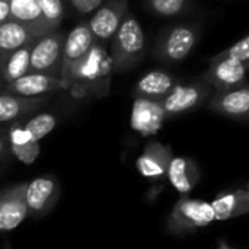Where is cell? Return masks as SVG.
I'll use <instances>...</instances> for the list:
<instances>
[{"instance_id": "cell-29", "label": "cell", "mask_w": 249, "mask_h": 249, "mask_svg": "<svg viewBox=\"0 0 249 249\" xmlns=\"http://www.w3.org/2000/svg\"><path fill=\"white\" fill-rule=\"evenodd\" d=\"M9 140H7V133L0 130V159L6 158L9 153Z\"/></svg>"}, {"instance_id": "cell-11", "label": "cell", "mask_w": 249, "mask_h": 249, "mask_svg": "<svg viewBox=\"0 0 249 249\" xmlns=\"http://www.w3.org/2000/svg\"><path fill=\"white\" fill-rule=\"evenodd\" d=\"M61 89H66V85L61 80V77L44 73H28L4 85V92L25 98L47 96L48 93Z\"/></svg>"}, {"instance_id": "cell-15", "label": "cell", "mask_w": 249, "mask_h": 249, "mask_svg": "<svg viewBox=\"0 0 249 249\" xmlns=\"http://www.w3.org/2000/svg\"><path fill=\"white\" fill-rule=\"evenodd\" d=\"M214 220L225 222L235 217H241L249 212V188L242 185L233 191L220 193L212 203Z\"/></svg>"}, {"instance_id": "cell-5", "label": "cell", "mask_w": 249, "mask_h": 249, "mask_svg": "<svg viewBox=\"0 0 249 249\" xmlns=\"http://www.w3.org/2000/svg\"><path fill=\"white\" fill-rule=\"evenodd\" d=\"M212 88L206 82L191 85H175L160 101L159 105L165 117H177L200 107L210 95Z\"/></svg>"}, {"instance_id": "cell-3", "label": "cell", "mask_w": 249, "mask_h": 249, "mask_svg": "<svg viewBox=\"0 0 249 249\" xmlns=\"http://www.w3.org/2000/svg\"><path fill=\"white\" fill-rule=\"evenodd\" d=\"M213 222L214 214L209 201L182 196L168 216L166 231L174 236H188Z\"/></svg>"}, {"instance_id": "cell-2", "label": "cell", "mask_w": 249, "mask_h": 249, "mask_svg": "<svg viewBox=\"0 0 249 249\" xmlns=\"http://www.w3.org/2000/svg\"><path fill=\"white\" fill-rule=\"evenodd\" d=\"M146 38L140 22L127 10L121 25L111 38V67L112 73H124L133 69L144 53Z\"/></svg>"}, {"instance_id": "cell-7", "label": "cell", "mask_w": 249, "mask_h": 249, "mask_svg": "<svg viewBox=\"0 0 249 249\" xmlns=\"http://www.w3.org/2000/svg\"><path fill=\"white\" fill-rule=\"evenodd\" d=\"M247 69L248 64L239 60L213 55L206 74V83L217 92L241 88L247 85Z\"/></svg>"}, {"instance_id": "cell-28", "label": "cell", "mask_w": 249, "mask_h": 249, "mask_svg": "<svg viewBox=\"0 0 249 249\" xmlns=\"http://www.w3.org/2000/svg\"><path fill=\"white\" fill-rule=\"evenodd\" d=\"M69 1L82 15H90V13H93L104 3V0H69Z\"/></svg>"}, {"instance_id": "cell-30", "label": "cell", "mask_w": 249, "mask_h": 249, "mask_svg": "<svg viewBox=\"0 0 249 249\" xmlns=\"http://www.w3.org/2000/svg\"><path fill=\"white\" fill-rule=\"evenodd\" d=\"M10 19V12H9V0H0V23L6 22Z\"/></svg>"}, {"instance_id": "cell-9", "label": "cell", "mask_w": 249, "mask_h": 249, "mask_svg": "<svg viewBox=\"0 0 249 249\" xmlns=\"http://www.w3.org/2000/svg\"><path fill=\"white\" fill-rule=\"evenodd\" d=\"M127 10V0H104V3L93 12L88 22L93 38L101 44L111 41Z\"/></svg>"}, {"instance_id": "cell-16", "label": "cell", "mask_w": 249, "mask_h": 249, "mask_svg": "<svg viewBox=\"0 0 249 249\" xmlns=\"http://www.w3.org/2000/svg\"><path fill=\"white\" fill-rule=\"evenodd\" d=\"M166 178L179 194L188 196L200 182L201 171L194 159L185 156H174L168 166Z\"/></svg>"}, {"instance_id": "cell-22", "label": "cell", "mask_w": 249, "mask_h": 249, "mask_svg": "<svg viewBox=\"0 0 249 249\" xmlns=\"http://www.w3.org/2000/svg\"><path fill=\"white\" fill-rule=\"evenodd\" d=\"M32 42L34 41L19 47L0 60V76L4 85L29 73V54Z\"/></svg>"}, {"instance_id": "cell-10", "label": "cell", "mask_w": 249, "mask_h": 249, "mask_svg": "<svg viewBox=\"0 0 249 249\" xmlns=\"http://www.w3.org/2000/svg\"><path fill=\"white\" fill-rule=\"evenodd\" d=\"M25 187L26 182H20L0 191V232L16 229L28 217Z\"/></svg>"}, {"instance_id": "cell-17", "label": "cell", "mask_w": 249, "mask_h": 249, "mask_svg": "<svg viewBox=\"0 0 249 249\" xmlns=\"http://www.w3.org/2000/svg\"><path fill=\"white\" fill-rule=\"evenodd\" d=\"M10 19L23 25L34 36H41L51 32L42 16L38 0H9Z\"/></svg>"}, {"instance_id": "cell-19", "label": "cell", "mask_w": 249, "mask_h": 249, "mask_svg": "<svg viewBox=\"0 0 249 249\" xmlns=\"http://www.w3.org/2000/svg\"><path fill=\"white\" fill-rule=\"evenodd\" d=\"M175 86V79L166 71L153 70L144 74L134 88L136 98L149 99L159 102L172 88Z\"/></svg>"}, {"instance_id": "cell-24", "label": "cell", "mask_w": 249, "mask_h": 249, "mask_svg": "<svg viewBox=\"0 0 249 249\" xmlns=\"http://www.w3.org/2000/svg\"><path fill=\"white\" fill-rule=\"evenodd\" d=\"M55 117L47 112L38 114L32 118H29L28 121H25L22 124L26 136L29 137L31 142L39 143L48 133H51L55 127Z\"/></svg>"}, {"instance_id": "cell-31", "label": "cell", "mask_w": 249, "mask_h": 249, "mask_svg": "<svg viewBox=\"0 0 249 249\" xmlns=\"http://www.w3.org/2000/svg\"><path fill=\"white\" fill-rule=\"evenodd\" d=\"M216 249H235V248H231V247H228L226 244H220V247H219V248H216Z\"/></svg>"}, {"instance_id": "cell-1", "label": "cell", "mask_w": 249, "mask_h": 249, "mask_svg": "<svg viewBox=\"0 0 249 249\" xmlns=\"http://www.w3.org/2000/svg\"><path fill=\"white\" fill-rule=\"evenodd\" d=\"M111 74L112 67L109 55L107 54L104 44L95 39L89 53L60 77L64 82L66 89L82 92L83 95L92 93L101 96L108 92Z\"/></svg>"}, {"instance_id": "cell-20", "label": "cell", "mask_w": 249, "mask_h": 249, "mask_svg": "<svg viewBox=\"0 0 249 249\" xmlns=\"http://www.w3.org/2000/svg\"><path fill=\"white\" fill-rule=\"evenodd\" d=\"M7 140H9V150L10 153L19 159L22 163L31 165L35 162V159L41 153V146L39 143L31 142L29 137L26 136L22 123L16 121L10 125L7 131Z\"/></svg>"}, {"instance_id": "cell-26", "label": "cell", "mask_w": 249, "mask_h": 249, "mask_svg": "<svg viewBox=\"0 0 249 249\" xmlns=\"http://www.w3.org/2000/svg\"><path fill=\"white\" fill-rule=\"evenodd\" d=\"M214 57H226V58H235L239 60L242 63L249 61V36L245 35L244 38H241L239 41H236L235 44H232L229 48L220 51L219 54H216Z\"/></svg>"}, {"instance_id": "cell-27", "label": "cell", "mask_w": 249, "mask_h": 249, "mask_svg": "<svg viewBox=\"0 0 249 249\" xmlns=\"http://www.w3.org/2000/svg\"><path fill=\"white\" fill-rule=\"evenodd\" d=\"M150 7L160 16H175L184 10L185 0H149Z\"/></svg>"}, {"instance_id": "cell-6", "label": "cell", "mask_w": 249, "mask_h": 249, "mask_svg": "<svg viewBox=\"0 0 249 249\" xmlns=\"http://www.w3.org/2000/svg\"><path fill=\"white\" fill-rule=\"evenodd\" d=\"M197 36L198 32L193 25H177L162 34L156 44L155 54L165 61H182L194 50Z\"/></svg>"}, {"instance_id": "cell-23", "label": "cell", "mask_w": 249, "mask_h": 249, "mask_svg": "<svg viewBox=\"0 0 249 249\" xmlns=\"http://www.w3.org/2000/svg\"><path fill=\"white\" fill-rule=\"evenodd\" d=\"M35 38L28 28L12 19L0 23V60Z\"/></svg>"}, {"instance_id": "cell-21", "label": "cell", "mask_w": 249, "mask_h": 249, "mask_svg": "<svg viewBox=\"0 0 249 249\" xmlns=\"http://www.w3.org/2000/svg\"><path fill=\"white\" fill-rule=\"evenodd\" d=\"M163 117L165 115L159 102L137 98V104L131 117V125L136 130L143 131V134H147L159 128Z\"/></svg>"}, {"instance_id": "cell-18", "label": "cell", "mask_w": 249, "mask_h": 249, "mask_svg": "<svg viewBox=\"0 0 249 249\" xmlns=\"http://www.w3.org/2000/svg\"><path fill=\"white\" fill-rule=\"evenodd\" d=\"M47 102V96L25 98L3 90L0 93V125L16 123L26 115L34 114Z\"/></svg>"}, {"instance_id": "cell-14", "label": "cell", "mask_w": 249, "mask_h": 249, "mask_svg": "<svg viewBox=\"0 0 249 249\" xmlns=\"http://www.w3.org/2000/svg\"><path fill=\"white\" fill-rule=\"evenodd\" d=\"M93 42H95V38L90 32L88 22H82L76 25L64 38L61 74L70 70L76 63H79L89 53Z\"/></svg>"}, {"instance_id": "cell-12", "label": "cell", "mask_w": 249, "mask_h": 249, "mask_svg": "<svg viewBox=\"0 0 249 249\" xmlns=\"http://www.w3.org/2000/svg\"><path fill=\"white\" fill-rule=\"evenodd\" d=\"M174 158L171 146L160 142H149L139 156L136 165L142 177L147 179H163L166 178L168 166Z\"/></svg>"}, {"instance_id": "cell-25", "label": "cell", "mask_w": 249, "mask_h": 249, "mask_svg": "<svg viewBox=\"0 0 249 249\" xmlns=\"http://www.w3.org/2000/svg\"><path fill=\"white\" fill-rule=\"evenodd\" d=\"M42 16L50 31H55L60 26L63 18V3L61 0H38Z\"/></svg>"}, {"instance_id": "cell-4", "label": "cell", "mask_w": 249, "mask_h": 249, "mask_svg": "<svg viewBox=\"0 0 249 249\" xmlns=\"http://www.w3.org/2000/svg\"><path fill=\"white\" fill-rule=\"evenodd\" d=\"M66 34L58 29L34 39L29 54V73H44L60 77Z\"/></svg>"}, {"instance_id": "cell-13", "label": "cell", "mask_w": 249, "mask_h": 249, "mask_svg": "<svg viewBox=\"0 0 249 249\" xmlns=\"http://www.w3.org/2000/svg\"><path fill=\"white\" fill-rule=\"evenodd\" d=\"M210 111L233 118L247 120L249 114V88L244 85L241 88L229 89L225 92H216L209 104Z\"/></svg>"}, {"instance_id": "cell-8", "label": "cell", "mask_w": 249, "mask_h": 249, "mask_svg": "<svg viewBox=\"0 0 249 249\" xmlns=\"http://www.w3.org/2000/svg\"><path fill=\"white\" fill-rule=\"evenodd\" d=\"M60 197L58 181L51 175H42L25 187V203L28 209V216L42 217L45 216L57 203Z\"/></svg>"}, {"instance_id": "cell-32", "label": "cell", "mask_w": 249, "mask_h": 249, "mask_svg": "<svg viewBox=\"0 0 249 249\" xmlns=\"http://www.w3.org/2000/svg\"><path fill=\"white\" fill-rule=\"evenodd\" d=\"M3 83H4V82H3V80H1V76H0V86H1V85H3Z\"/></svg>"}]
</instances>
